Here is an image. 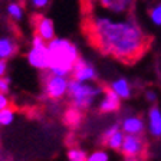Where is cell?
Listing matches in <instances>:
<instances>
[{"instance_id":"6da1fadb","label":"cell","mask_w":161,"mask_h":161,"mask_svg":"<svg viewBox=\"0 0 161 161\" xmlns=\"http://www.w3.org/2000/svg\"><path fill=\"white\" fill-rule=\"evenodd\" d=\"M84 29L92 46L124 64H135L148 52L153 42L132 17L117 20L91 14L85 19Z\"/></svg>"},{"instance_id":"7a4b0ae2","label":"cell","mask_w":161,"mask_h":161,"mask_svg":"<svg viewBox=\"0 0 161 161\" xmlns=\"http://www.w3.org/2000/svg\"><path fill=\"white\" fill-rule=\"evenodd\" d=\"M47 56H49L47 70L50 74L62 76L72 74L74 65L80 58L78 46L65 37H55L47 42Z\"/></svg>"},{"instance_id":"3957f363","label":"cell","mask_w":161,"mask_h":161,"mask_svg":"<svg viewBox=\"0 0 161 161\" xmlns=\"http://www.w3.org/2000/svg\"><path fill=\"white\" fill-rule=\"evenodd\" d=\"M102 88L95 84H88V82H80V80L72 79L69 80V88H68V95L70 98V102L75 109L85 111L89 107H92L95 98L102 94Z\"/></svg>"},{"instance_id":"277c9868","label":"cell","mask_w":161,"mask_h":161,"mask_svg":"<svg viewBox=\"0 0 161 161\" xmlns=\"http://www.w3.org/2000/svg\"><path fill=\"white\" fill-rule=\"evenodd\" d=\"M27 62L32 68L39 70H47L49 56H47V42L43 40L40 36L35 35L32 39V45L27 52Z\"/></svg>"},{"instance_id":"5b68a950","label":"cell","mask_w":161,"mask_h":161,"mask_svg":"<svg viewBox=\"0 0 161 161\" xmlns=\"http://www.w3.org/2000/svg\"><path fill=\"white\" fill-rule=\"evenodd\" d=\"M68 88H69V80L68 76L62 75L50 74L45 80V94L50 99H60L65 95H68Z\"/></svg>"},{"instance_id":"8992f818","label":"cell","mask_w":161,"mask_h":161,"mask_svg":"<svg viewBox=\"0 0 161 161\" xmlns=\"http://www.w3.org/2000/svg\"><path fill=\"white\" fill-rule=\"evenodd\" d=\"M119 151L125 157H131V155H147V142L142 138V135L125 134L124 142H122V147H121Z\"/></svg>"},{"instance_id":"52a82bcc","label":"cell","mask_w":161,"mask_h":161,"mask_svg":"<svg viewBox=\"0 0 161 161\" xmlns=\"http://www.w3.org/2000/svg\"><path fill=\"white\" fill-rule=\"evenodd\" d=\"M72 76H74V79L80 80V82H92V80L97 79L98 74L94 65L86 62L84 58H79L76 60V64L74 65Z\"/></svg>"},{"instance_id":"ba28073f","label":"cell","mask_w":161,"mask_h":161,"mask_svg":"<svg viewBox=\"0 0 161 161\" xmlns=\"http://www.w3.org/2000/svg\"><path fill=\"white\" fill-rule=\"evenodd\" d=\"M35 29H36L37 36H40L46 42L56 37L53 22L46 16H36V19H35Z\"/></svg>"},{"instance_id":"9c48e42d","label":"cell","mask_w":161,"mask_h":161,"mask_svg":"<svg viewBox=\"0 0 161 161\" xmlns=\"http://www.w3.org/2000/svg\"><path fill=\"white\" fill-rule=\"evenodd\" d=\"M101 7L115 14H125L130 13L134 7L135 0H98Z\"/></svg>"},{"instance_id":"30bf717a","label":"cell","mask_w":161,"mask_h":161,"mask_svg":"<svg viewBox=\"0 0 161 161\" xmlns=\"http://www.w3.org/2000/svg\"><path fill=\"white\" fill-rule=\"evenodd\" d=\"M121 107V98L115 94L111 88H105V97L99 101V112L102 114H109V112H115Z\"/></svg>"},{"instance_id":"8fae6325","label":"cell","mask_w":161,"mask_h":161,"mask_svg":"<svg viewBox=\"0 0 161 161\" xmlns=\"http://www.w3.org/2000/svg\"><path fill=\"white\" fill-rule=\"evenodd\" d=\"M121 130L124 131L125 134L142 135V132L145 130V125H144V121L141 119L140 117H127L121 122Z\"/></svg>"},{"instance_id":"7c38bea8","label":"cell","mask_w":161,"mask_h":161,"mask_svg":"<svg viewBox=\"0 0 161 161\" xmlns=\"http://www.w3.org/2000/svg\"><path fill=\"white\" fill-rule=\"evenodd\" d=\"M148 127L153 137L161 138V109L158 107H153L148 112Z\"/></svg>"},{"instance_id":"4fadbf2b","label":"cell","mask_w":161,"mask_h":161,"mask_svg":"<svg viewBox=\"0 0 161 161\" xmlns=\"http://www.w3.org/2000/svg\"><path fill=\"white\" fill-rule=\"evenodd\" d=\"M109 88L114 91L121 99H127V98L131 97V85L125 78H118V79L112 80Z\"/></svg>"},{"instance_id":"5bb4252c","label":"cell","mask_w":161,"mask_h":161,"mask_svg":"<svg viewBox=\"0 0 161 161\" xmlns=\"http://www.w3.org/2000/svg\"><path fill=\"white\" fill-rule=\"evenodd\" d=\"M17 50L16 42L9 36L0 37V59H10Z\"/></svg>"},{"instance_id":"9a60e30c","label":"cell","mask_w":161,"mask_h":161,"mask_svg":"<svg viewBox=\"0 0 161 161\" xmlns=\"http://www.w3.org/2000/svg\"><path fill=\"white\" fill-rule=\"evenodd\" d=\"M124 138H125V132L119 128V130H118L117 132H114V134L111 135L108 140H105V144L108 145V148H109V150L118 151V150H121V147H122Z\"/></svg>"},{"instance_id":"2e32d148","label":"cell","mask_w":161,"mask_h":161,"mask_svg":"<svg viewBox=\"0 0 161 161\" xmlns=\"http://www.w3.org/2000/svg\"><path fill=\"white\" fill-rule=\"evenodd\" d=\"M14 117H16V114H14L13 108L6 107L3 109H0V125H4V127L10 125L14 121Z\"/></svg>"},{"instance_id":"e0dca14e","label":"cell","mask_w":161,"mask_h":161,"mask_svg":"<svg viewBox=\"0 0 161 161\" xmlns=\"http://www.w3.org/2000/svg\"><path fill=\"white\" fill-rule=\"evenodd\" d=\"M88 154L82 148L79 147H72L68 150V160L69 161H86Z\"/></svg>"},{"instance_id":"ac0fdd59","label":"cell","mask_w":161,"mask_h":161,"mask_svg":"<svg viewBox=\"0 0 161 161\" xmlns=\"http://www.w3.org/2000/svg\"><path fill=\"white\" fill-rule=\"evenodd\" d=\"M7 14L14 20H22L23 19V7L19 3H10L7 6Z\"/></svg>"},{"instance_id":"d6986e66","label":"cell","mask_w":161,"mask_h":161,"mask_svg":"<svg viewBox=\"0 0 161 161\" xmlns=\"http://www.w3.org/2000/svg\"><path fill=\"white\" fill-rule=\"evenodd\" d=\"M86 161H109V155L105 150H97L88 155Z\"/></svg>"},{"instance_id":"ffe728a7","label":"cell","mask_w":161,"mask_h":161,"mask_svg":"<svg viewBox=\"0 0 161 161\" xmlns=\"http://www.w3.org/2000/svg\"><path fill=\"white\" fill-rule=\"evenodd\" d=\"M150 17H151V20H153L154 25L161 26V3L157 4V6H154L150 10Z\"/></svg>"},{"instance_id":"44dd1931","label":"cell","mask_w":161,"mask_h":161,"mask_svg":"<svg viewBox=\"0 0 161 161\" xmlns=\"http://www.w3.org/2000/svg\"><path fill=\"white\" fill-rule=\"evenodd\" d=\"M10 91V78L9 76H0V92L9 94Z\"/></svg>"},{"instance_id":"7402d4cb","label":"cell","mask_w":161,"mask_h":161,"mask_svg":"<svg viewBox=\"0 0 161 161\" xmlns=\"http://www.w3.org/2000/svg\"><path fill=\"white\" fill-rule=\"evenodd\" d=\"M119 125L118 124H115V125H111V127H108L107 130H105V132H104V135H102V137H104V140H108V138L111 137V135L114 134V132H117L118 130H119Z\"/></svg>"},{"instance_id":"603a6c76","label":"cell","mask_w":161,"mask_h":161,"mask_svg":"<svg viewBox=\"0 0 161 161\" xmlns=\"http://www.w3.org/2000/svg\"><path fill=\"white\" fill-rule=\"evenodd\" d=\"M30 4L35 9H45L49 4V0H30Z\"/></svg>"},{"instance_id":"cb8c5ba5","label":"cell","mask_w":161,"mask_h":161,"mask_svg":"<svg viewBox=\"0 0 161 161\" xmlns=\"http://www.w3.org/2000/svg\"><path fill=\"white\" fill-rule=\"evenodd\" d=\"M10 105V101L7 98V94H3V92H0V109H3V108L9 107Z\"/></svg>"},{"instance_id":"d4e9b609","label":"cell","mask_w":161,"mask_h":161,"mask_svg":"<svg viewBox=\"0 0 161 161\" xmlns=\"http://www.w3.org/2000/svg\"><path fill=\"white\" fill-rule=\"evenodd\" d=\"M7 69H9L7 60L6 59H0V76H6Z\"/></svg>"},{"instance_id":"484cf974","label":"cell","mask_w":161,"mask_h":161,"mask_svg":"<svg viewBox=\"0 0 161 161\" xmlns=\"http://www.w3.org/2000/svg\"><path fill=\"white\" fill-rule=\"evenodd\" d=\"M145 98H147V101H150V102H155V101H157V95H155L154 91H147Z\"/></svg>"},{"instance_id":"4316f807","label":"cell","mask_w":161,"mask_h":161,"mask_svg":"<svg viewBox=\"0 0 161 161\" xmlns=\"http://www.w3.org/2000/svg\"><path fill=\"white\" fill-rule=\"evenodd\" d=\"M147 155H131V157H125V161H145Z\"/></svg>"}]
</instances>
